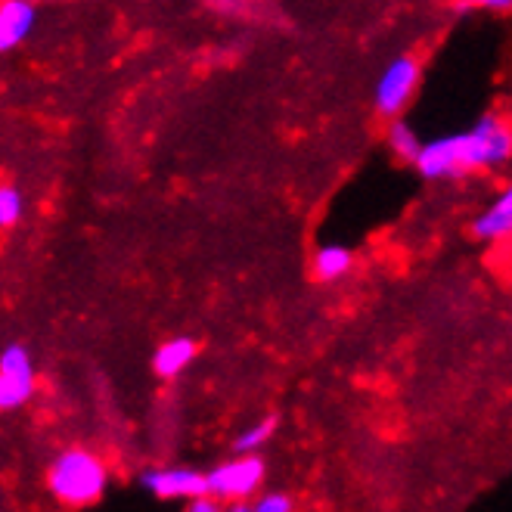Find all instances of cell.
<instances>
[{
    "instance_id": "2e32d148",
    "label": "cell",
    "mask_w": 512,
    "mask_h": 512,
    "mask_svg": "<svg viewBox=\"0 0 512 512\" xmlns=\"http://www.w3.org/2000/svg\"><path fill=\"white\" fill-rule=\"evenodd\" d=\"M472 7H481V10H506L509 0H466Z\"/></svg>"
},
{
    "instance_id": "30bf717a",
    "label": "cell",
    "mask_w": 512,
    "mask_h": 512,
    "mask_svg": "<svg viewBox=\"0 0 512 512\" xmlns=\"http://www.w3.org/2000/svg\"><path fill=\"white\" fill-rule=\"evenodd\" d=\"M351 264H354V252L348 246L329 243V246H320L314 255V274L323 283H336L348 274Z\"/></svg>"
},
{
    "instance_id": "8992f818",
    "label": "cell",
    "mask_w": 512,
    "mask_h": 512,
    "mask_svg": "<svg viewBox=\"0 0 512 512\" xmlns=\"http://www.w3.org/2000/svg\"><path fill=\"white\" fill-rule=\"evenodd\" d=\"M143 488L156 500H193L208 494L205 472L196 469H153L143 475Z\"/></svg>"
},
{
    "instance_id": "8fae6325",
    "label": "cell",
    "mask_w": 512,
    "mask_h": 512,
    "mask_svg": "<svg viewBox=\"0 0 512 512\" xmlns=\"http://www.w3.org/2000/svg\"><path fill=\"white\" fill-rule=\"evenodd\" d=\"M274 432H277V419L264 416L261 423H255V426H249V429H243L236 435L233 450H236V454H255V450H261L270 441V435H274Z\"/></svg>"
},
{
    "instance_id": "7c38bea8",
    "label": "cell",
    "mask_w": 512,
    "mask_h": 512,
    "mask_svg": "<svg viewBox=\"0 0 512 512\" xmlns=\"http://www.w3.org/2000/svg\"><path fill=\"white\" fill-rule=\"evenodd\" d=\"M22 215H25V196L10 184H0V230L16 227Z\"/></svg>"
},
{
    "instance_id": "6da1fadb",
    "label": "cell",
    "mask_w": 512,
    "mask_h": 512,
    "mask_svg": "<svg viewBox=\"0 0 512 512\" xmlns=\"http://www.w3.org/2000/svg\"><path fill=\"white\" fill-rule=\"evenodd\" d=\"M509 149H512L509 128L497 115H481L463 134L423 143L410 165L426 180L466 177L472 171H488L503 165L509 159Z\"/></svg>"
},
{
    "instance_id": "5b68a950",
    "label": "cell",
    "mask_w": 512,
    "mask_h": 512,
    "mask_svg": "<svg viewBox=\"0 0 512 512\" xmlns=\"http://www.w3.org/2000/svg\"><path fill=\"white\" fill-rule=\"evenodd\" d=\"M419 75H423V69H419V59L416 56H398L391 59V63L385 66V72L379 75V84H376V112L385 115V118H398L407 103L413 100L416 87H419Z\"/></svg>"
},
{
    "instance_id": "7a4b0ae2",
    "label": "cell",
    "mask_w": 512,
    "mask_h": 512,
    "mask_svg": "<svg viewBox=\"0 0 512 512\" xmlns=\"http://www.w3.org/2000/svg\"><path fill=\"white\" fill-rule=\"evenodd\" d=\"M109 469L90 450H63L47 472V488L63 506H90L106 494Z\"/></svg>"
},
{
    "instance_id": "5bb4252c",
    "label": "cell",
    "mask_w": 512,
    "mask_h": 512,
    "mask_svg": "<svg viewBox=\"0 0 512 512\" xmlns=\"http://www.w3.org/2000/svg\"><path fill=\"white\" fill-rule=\"evenodd\" d=\"M255 512H292L295 509V500L289 494H264L252 503Z\"/></svg>"
},
{
    "instance_id": "52a82bcc",
    "label": "cell",
    "mask_w": 512,
    "mask_h": 512,
    "mask_svg": "<svg viewBox=\"0 0 512 512\" xmlns=\"http://www.w3.org/2000/svg\"><path fill=\"white\" fill-rule=\"evenodd\" d=\"M35 25L38 7L32 0H0V53H10L32 38Z\"/></svg>"
},
{
    "instance_id": "9c48e42d",
    "label": "cell",
    "mask_w": 512,
    "mask_h": 512,
    "mask_svg": "<svg viewBox=\"0 0 512 512\" xmlns=\"http://www.w3.org/2000/svg\"><path fill=\"white\" fill-rule=\"evenodd\" d=\"M512 230V193H500V199L494 205H488L472 221V236L481 239V243H497V239H506Z\"/></svg>"
},
{
    "instance_id": "3957f363",
    "label": "cell",
    "mask_w": 512,
    "mask_h": 512,
    "mask_svg": "<svg viewBox=\"0 0 512 512\" xmlns=\"http://www.w3.org/2000/svg\"><path fill=\"white\" fill-rule=\"evenodd\" d=\"M264 469L267 466H264L261 457H255V454H239L236 460H227V463L215 466L212 472H205L208 497H218L221 503L252 497L261 488Z\"/></svg>"
},
{
    "instance_id": "4fadbf2b",
    "label": "cell",
    "mask_w": 512,
    "mask_h": 512,
    "mask_svg": "<svg viewBox=\"0 0 512 512\" xmlns=\"http://www.w3.org/2000/svg\"><path fill=\"white\" fill-rule=\"evenodd\" d=\"M388 143L407 162H413V156L419 153V146H423V140L416 137V131L410 125H404V122H395V125L388 128Z\"/></svg>"
},
{
    "instance_id": "277c9868",
    "label": "cell",
    "mask_w": 512,
    "mask_h": 512,
    "mask_svg": "<svg viewBox=\"0 0 512 512\" xmlns=\"http://www.w3.org/2000/svg\"><path fill=\"white\" fill-rule=\"evenodd\" d=\"M35 395V360L22 342L0 351V410H19Z\"/></svg>"
},
{
    "instance_id": "ba28073f",
    "label": "cell",
    "mask_w": 512,
    "mask_h": 512,
    "mask_svg": "<svg viewBox=\"0 0 512 512\" xmlns=\"http://www.w3.org/2000/svg\"><path fill=\"white\" fill-rule=\"evenodd\" d=\"M196 351H199V345L190 336H174V339L162 342L156 348V354H153V370H156V376H162V379L180 376V373H184L193 364Z\"/></svg>"
},
{
    "instance_id": "9a60e30c",
    "label": "cell",
    "mask_w": 512,
    "mask_h": 512,
    "mask_svg": "<svg viewBox=\"0 0 512 512\" xmlns=\"http://www.w3.org/2000/svg\"><path fill=\"white\" fill-rule=\"evenodd\" d=\"M221 506H224L221 500H208V494H202V497H193V500H190V509H193V512H218Z\"/></svg>"
}]
</instances>
